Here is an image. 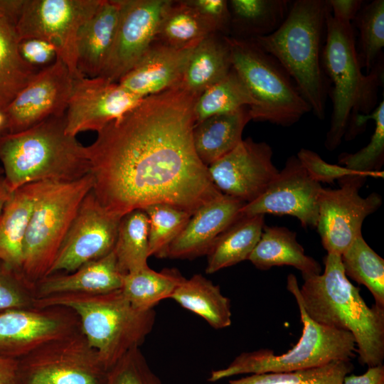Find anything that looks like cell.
Listing matches in <instances>:
<instances>
[{
	"instance_id": "obj_1",
	"label": "cell",
	"mask_w": 384,
	"mask_h": 384,
	"mask_svg": "<svg viewBox=\"0 0 384 384\" xmlns=\"http://www.w3.org/2000/svg\"><path fill=\"white\" fill-rule=\"evenodd\" d=\"M198 96L178 86L148 96L97 132L87 146L92 191L107 211L161 203L192 215L222 195L193 146Z\"/></svg>"
},
{
	"instance_id": "obj_2",
	"label": "cell",
	"mask_w": 384,
	"mask_h": 384,
	"mask_svg": "<svg viewBox=\"0 0 384 384\" xmlns=\"http://www.w3.org/2000/svg\"><path fill=\"white\" fill-rule=\"evenodd\" d=\"M324 262V272L303 277L301 288L296 277L289 274L287 290L312 320L353 336L361 364H383L384 308L367 305L360 289L346 277L340 255L327 253Z\"/></svg>"
},
{
	"instance_id": "obj_3",
	"label": "cell",
	"mask_w": 384,
	"mask_h": 384,
	"mask_svg": "<svg viewBox=\"0 0 384 384\" xmlns=\"http://www.w3.org/2000/svg\"><path fill=\"white\" fill-rule=\"evenodd\" d=\"M0 162L10 192L31 183L71 181L90 174L87 146L66 133L65 115L1 136Z\"/></svg>"
},
{
	"instance_id": "obj_4",
	"label": "cell",
	"mask_w": 384,
	"mask_h": 384,
	"mask_svg": "<svg viewBox=\"0 0 384 384\" xmlns=\"http://www.w3.org/2000/svg\"><path fill=\"white\" fill-rule=\"evenodd\" d=\"M329 9L327 0L294 1L274 33L251 40L287 70L319 119L325 118L330 90L321 60Z\"/></svg>"
},
{
	"instance_id": "obj_5",
	"label": "cell",
	"mask_w": 384,
	"mask_h": 384,
	"mask_svg": "<svg viewBox=\"0 0 384 384\" xmlns=\"http://www.w3.org/2000/svg\"><path fill=\"white\" fill-rule=\"evenodd\" d=\"M322 65L330 82L329 96L333 104L329 129L324 145L334 150L360 117L376 107L378 91L383 84V58L368 74L362 71L353 25L336 20L330 8L326 14V38Z\"/></svg>"
},
{
	"instance_id": "obj_6",
	"label": "cell",
	"mask_w": 384,
	"mask_h": 384,
	"mask_svg": "<svg viewBox=\"0 0 384 384\" xmlns=\"http://www.w3.org/2000/svg\"><path fill=\"white\" fill-rule=\"evenodd\" d=\"M60 306L78 316L80 330L108 370L152 331L156 313L134 308L121 289L99 294L64 293L36 298L33 307Z\"/></svg>"
},
{
	"instance_id": "obj_7",
	"label": "cell",
	"mask_w": 384,
	"mask_h": 384,
	"mask_svg": "<svg viewBox=\"0 0 384 384\" xmlns=\"http://www.w3.org/2000/svg\"><path fill=\"white\" fill-rule=\"evenodd\" d=\"M33 210L26 233L21 274L34 288L48 276L68 229L93 180L34 183Z\"/></svg>"
},
{
	"instance_id": "obj_8",
	"label": "cell",
	"mask_w": 384,
	"mask_h": 384,
	"mask_svg": "<svg viewBox=\"0 0 384 384\" xmlns=\"http://www.w3.org/2000/svg\"><path fill=\"white\" fill-rule=\"evenodd\" d=\"M227 38L233 68L254 102L249 108L251 120L289 127L311 111L294 81L273 56L251 40Z\"/></svg>"
},
{
	"instance_id": "obj_9",
	"label": "cell",
	"mask_w": 384,
	"mask_h": 384,
	"mask_svg": "<svg viewBox=\"0 0 384 384\" xmlns=\"http://www.w3.org/2000/svg\"><path fill=\"white\" fill-rule=\"evenodd\" d=\"M303 324L298 342L284 353L275 355L267 348L242 352L224 368L214 370L210 382L236 375L289 372L321 366L335 361H351L356 351L353 336L348 331L319 324L306 314L295 299Z\"/></svg>"
},
{
	"instance_id": "obj_10",
	"label": "cell",
	"mask_w": 384,
	"mask_h": 384,
	"mask_svg": "<svg viewBox=\"0 0 384 384\" xmlns=\"http://www.w3.org/2000/svg\"><path fill=\"white\" fill-rule=\"evenodd\" d=\"M102 0H24L15 28L19 41L39 39L51 44L56 58L73 79L83 77L78 68V36Z\"/></svg>"
},
{
	"instance_id": "obj_11",
	"label": "cell",
	"mask_w": 384,
	"mask_h": 384,
	"mask_svg": "<svg viewBox=\"0 0 384 384\" xmlns=\"http://www.w3.org/2000/svg\"><path fill=\"white\" fill-rule=\"evenodd\" d=\"M107 372L80 329L18 359L19 384H104Z\"/></svg>"
},
{
	"instance_id": "obj_12",
	"label": "cell",
	"mask_w": 384,
	"mask_h": 384,
	"mask_svg": "<svg viewBox=\"0 0 384 384\" xmlns=\"http://www.w3.org/2000/svg\"><path fill=\"white\" fill-rule=\"evenodd\" d=\"M366 176L353 175L340 180L336 189L324 188L319 196L316 228L327 253L341 255L359 235L366 218L382 204L381 196L359 194Z\"/></svg>"
},
{
	"instance_id": "obj_13",
	"label": "cell",
	"mask_w": 384,
	"mask_h": 384,
	"mask_svg": "<svg viewBox=\"0 0 384 384\" xmlns=\"http://www.w3.org/2000/svg\"><path fill=\"white\" fill-rule=\"evenodd\" d=\"M121 218L107 211L91 190L82 200L48 275L73 272L110 253Z\"/></svg>"
},
{
	"instance_id": "obj_14",
	"label": "cell",
	"mask_w": 384,
	"mask_h": 384,
	"mask_svg": "<svg viewBox=\"0 0 384 384\" xmlns=\"http://www.w3.org/2000/svg\"><path fill=\"white\" fill-rule=\"evenodd\" d=\"M272 155L268 144L247 137L208 166L210 178L222 194L245 203L252 202L265 192L279 171L273 164Z\"/></svg>"
},
{
	"instance_id": "obj_15",
	"label": "cell",
	"mask_w": 384,
	"mask_h": 384,
	"mask_svg": "<svg viewBox=\"0 0 384 384\" xmlns=\"http://www.w3.org/2000/svg\"><path fill=\"white\" fill-rule=\"evenodd\" d=\"M143 99L125 90L118 82L101 76L74 79L65 114V132L74 137L85 131L97 132Z\"/></svg>"
},
{
	"instance_id": "obj_16",
	"label": "cell",
	"mask_w": 384,
	"mask_h": 384,
	"mask_svg": "<svg viewBox=\"0 0 384 384\" xmlns=\"http://www.w3.org/2000/svg\"><path fill=\"white\" fill-rule=\"evenodd\" d=\"M80 329L78 315L60 306L0 314V353L20 359L48 342Z\"/></svg>"
},
{
	"instance_id": "obj_17",
	"label": "cell",
	"mask_w": 384,
	"mask_h": 384,
	"mask_svg": "<svg viewBox=\"0 0 384 384\" xmlns=\"http://www.w3.org/2000/svg\"><path fill=\"white\" fill-rule=\"evenodd\" d=\"M321 189V183L309 175L297 156H292L265 192L245 203L240 214L287 215L297 218L304 228L316 227Z\"/></svg>"
},
{
	"instance_id": "obj_18",
	"label": "cell",
	"mask_w": 384,
	"mask_h": 384,
	"mask_svg": "<svg viewBox=\"0 0 384 384\" xmlns=\"http://www.w3.org/2000/svg\"><path fill=\"white\" fill-rule=\"evenodd\" d=\"M170 0H122L118 26L107 60L100 76L118 82L154 41Z\"/></svg>"
},
{
	"instance_id": "obj_19",
	"label": "cell",
	"mask_w": 384,
	"mask_h": 384,
	"mask_svg": "<svg viewBox=\"0 0 384 384\" xmlns=\"http://www.w3.org/2000/svg\"><path fill=\"white\" fill-rule=\"evenodd\" d=\"M73 78L59 58L39 70L6 109L9 133L28 129L65 114Z\"/></svg>"
},
{
	"instance_id": "obj_20",
	"label": "cell",
	"mask_w": 384,
	"mask_h": 384,
	"mask_svg": "<svg viewBox=\"0 0 384 384\" xmlns=\"http://www.w3.org/2000/svg\"><path fill=\"white\" fill-rule=\"evenodd\" d=\"M245 204L222 194L193 213L163 258L192 260L206 255L216 238L240 215Z\"/></svg>"
},
{
	"instance_id": "obj_21",
	"label": "cell",
	"mask_w": 384,
	"mask_h": 384,
	"mask_svg": "<svg viewBox=\"0 0 384 384\" xmlns=\"http://www.w3.org/2000/svg\"><path fill=\"white\" fill-rule=\"evenodd\" d=\"M195 47L175 48L154 41L118 82L142 98L177 87Z\"/></svg>"
},
{
	"instance_id": "obj_22",
	"label": "cell",
	"mask_w": 384,
	"mask_h": 384,
	"mask_svg": "<svg viewBox=\"0 0 384 384\" xmlns=\"http://www.w3.org/2000/svg\"><path fill=\"white\" fill-rule=\"evenodd\" d=\"M122 0H102L93 16L80 28L77 42L78 68L89 78L102 73L115 38Z\"/></svg>"
},
{
	"instance_id": "obj_23",
	"label": "cell",
	"mask_w": 384,
	"mask_h": 384,
	"mask_svg": "<svg viewBox=\"0 0 384 384\" xmlns=\"http://www.w3.org/2000/svg\"><path fill=\"white\" fill-rule=\"evenodd\" d=\"M124 274L112 250L70 273L48 275L35 287L36 299L64 293H107L121 289Z\"/></svg>"
},
{
	"instance_id": "obj_24",
	"label": "cell",
	"mask_w": 384,
	"mask_h": 384,
	"mask_svg": "<svg viewBox=\"0 0 384 384\" xmlns=\"http://www.w3.org/2000/svg\"><path fill=\"white\" fill-rule=\"evenodd\" d=\"M259 270L288 265L299 270L302 277L321 273V267L306 255L297 233L285 227L264 225L260 238L248 260Z\"/></svg>"
},
{
	"instance_id": "obj_25",
	"label": "cell",
	"mask_w": 384,
	"mask_h": 384,
	"mask_svg": "<svg viewBox=\"0 0 384 384\" xmlns=\"http://www.w3.org/2000/svg\"><path fill=\"white\" fill-rule=\"evenodd\" d=\"M227 37L218 33H211L196 46L178 87L199 95L229 73L233 66Z\"/></svg>"
},
{
	"instance_id": "obj_26",
	"label": "cell",
	"mask_w": 384,
	"mask_h": 384,
	"mask_svg": "<svg viewBox=\"0 0 384 384\" xmlns=\"http://www.w3.org/2000/svg\"><path fill=\"white\" fill-rule=\"evenodd\" d=\"M250 120L249 107H244L196 123L193 142L201 162L208 167L233 150L243 139L242 132Z\"/></svg>"
},
{
	"instance_id": "obj_27",
	"label": "cell",
	"mask_w": 384,
	"mask_h": 384,
	"mask_svg": "<svg viewBox=\"0 0 384 384\" xmlns=\"http://www.w3.org/2000/svg\"><path fill=\"white\" fill-rule=\"evenodd\" d=\"M34 195V183L16 189L10 193L0 214V260L21 273Z\"/></svg>"
},
{
	"instance_id": "obj_28",
	"label": "cell",
	"mask_w": 384,
	"mask_h": 384,
	"mask_svg": "<svg viewBox=\"0 0 384 384\" xmlns=\"http://www.w3.org/2000/svg\"><path fill=\"white\" fill-rule=\"evenodd\" d=\"M264 216L240 214L216 238L207 252L206 272L213 274L248 260L262 235Z\"/></svg>"
},
{
	"instance_id": "obj_29",
	"label": "cell",
	"mask_w": 384,
	"mask_h": 384,
	"mask_svg": "<svg viewBox=\"0 0 384 384\" xmlns=\"http://www.w3.org/2000/svg\"><path fill=\"white\" fill-rule=\"evenodd\" d=\"M230 30L228 37L252 40L274 33L287 16L289 0H229Z\"/></svg>"
},
{
	"instance_id": "obj_30",
	"label": "cell",
	"mask_w": 384,
	"mask_h": 384,
	"mask_svg": "<svg viewBox=\"0 0 384 384\" xmlns=\"http://www.w3.org/2000/svg\"><path fill=\"white\" fill-rule=\"evenodd\" d=\"M171 299L200 316L215 329L231 325L230 300L222 294L218 285L201 274L186 278L175 289Z\"/></svg>"
},
{
	"instance_id": "obj_31",
	"label": "cell",
	"mask_w": 384,
	"mask_h": 384,
	"mask_svg": "<svg viewBox=\"0 0 384 384\" xmlns=\"http://www.w3.org/2000/svg\"><path fill=\"white\" fill-rule=\"evenodd\" d=\"M15 25L5 17L0 19V110L3 111L39 70L21 57Z\"/></svg>"
},
{
	"instance_id": "obj_32",
	"label": "cell",
	"mask_w": 384,
	"mask_h": 384,
	"mask_svg": "<svg viewBox=\"0 0 384 384\" xmlns=\"http://www.w3.org/2000/svg\"><path fill=\"white\" fill-rule=\"evenodd\" d=\"M185 279L176 269L156 272L147 265L124 274L121 290L134 308L147 311L161 300L171 298Z\"/></svg>"
},
{
	"instance_id": "obj_33",
	"label": "cell",
	"mask_w": 384,
	"mask_h": 384,
	"mask_svg": "<svg viewBox=\"0 0 384 384\" xmlns=\"http://www.w3.org/2000/svg\"><path fill=\"white\" fill-rule=\"evenodd\" d=\"M215 33L206 21L183 0H170L160 21L154 41L175 48L196 46Z\"/></svg>"
},
{
	"instance_id": "obj_34",
	"label": "cell",
	"mask_w": 384,
	"mask_h": 384,
	"mask_svg": "<svg viewBox=\"0 0 384 384\" xmlns=\"http://www.w3.org/2000/svg\"><path fill=\"white\" fill-rule=\"evenodd\" d=\"M113 251L123 274L148 265L149 218L143 209H135L122 216Z\"/></svg>"
},
{
	"instance_id": "obj_35",
	"label": "cell",
	"mask_w": 384,
	"mask_h": 384,
	"mask_svg": "<svg viewBox=\"0 0 384 384\" xmlns=\"http://www.w3.org/2000/svg\"><path fill=\"white\" fill-rule=\"evenodd\" d=\"M346 277L364 285L375 304L384 308V260L359 235L341 255Z\"/></svg>"
},
{
	"instance_id": "obj_36",
	"label": "cell",
	"mask_w": 384,
	"mask_h": 384,
	"mask_svg": "<svg viewBox=\"0 0 384 384\" xmlns=\"http://www.w3.org/2000/svg\"><path fill=\"white\" fill-rule=\"evenodd\" d=\"M254 102L245 85L232 68L222 80L202 92L195 104L196 123L210 117L235 112L253 106Z\"/></svg>"
},
{
	"instance_id": "obj_37",
	"label": "cell",
	"mask_w": 384,
	"mask_h": 384,
	"mask_svg": "<svg viewBox=\"0 0 384 384\" xmlns=\"http://www.w3.org/2000/svg\"><path fill=\"white\" fill-rule=\"evenodd\" d=\"M353 368L351 361H335L304 370L249 374L228 384H342Z\"/></svg>"
},
{
	"instance_id": "obj_38",
	"label": "cell",
	"mask_w": 384,
	"mask_h": 384,
	"mask_svg": "<svg viewBox=\"0 0 384 384\" xmlns=\"http://www.w3.org/2000/svg\"><path fill=\"white\" fill-rule=\"evenodd\" d=\"M353 21L359 31V60L368 74L383 58L384 1L373 0L363 4Z\"/></svg>"
},
{
	"instance_id": "obj_39",
	"label": "cell",
	"mask_w": 384,
	"mask_h": 384,
	"mask_svg": "<svg viewBox=\"0 0 384 384\" xmlns=\"http://www.w3.org/2000/svg\"><path fill=\"white\" fill-rule=\"evenodd\" d=\"M143 210L149 218V254L163 258L168 246L181 233L191 215L168 204H154Z\"/></svg>"
},
{
	"instance_id": "obj_40",
	"label": "cell",
	"mask_w": 384,
	"mask_h": 384,
	"mask_svg": "<svg viewBox=\"0 0 384 384\" xmlns=\"http://www.w3.org/2000/svg\"><path fill=\"white\" fill-rule=\"evenodd\" d=\"M369 119L375 121V129L370 142L353 154L339 156V163L345 167L361 172L380 171L384 160V101L382 100L373 112L361 117L363 124Z\"/></svg>"
},
{
	"instance_id": "obj_41",
	"label": "cell",
	"mask_w": 384,
	"mask_h": 384,
	"mask_svg": "<svg viewBox=\"0 0 384 384\" xmlns=\"http://www.w3.org/2000/svg\"><path fill=\"white\" fill-rule=\"evenodd\" d=\"M104 384L164 383L150 368L140 347H136L107 370Z\"/></svg>"
},
{
	"instance_id": "obj_42",
	"label": "cell",
	"mask_w": 384,
	"mask_h": 384,
	"mask_svg": "<svg viewBox=\"0 0 384 384\" xmlns=\"http://www.w3.org/2000/svg\"><path fill=\"white\" fill-rule=\"evenodd\" d=\"M35 288L22 274L0 260V314L33 307Z\"/></svg>"
},
{
	"instance_id": "obj_43",
	"label": "cell",
	"mask_w": 384,
	"mask_h": 384,
	"mask_svg": "<svg viewBox=\"0 0 384 384\" xmlns=\"http://www.w3.org/2000/svg\"><path fill=\"white\" fill-rule=\"evenodd\" d=\"M297 157L309 175L319 183H332L336 179L353 175L380 178L384 176L383 171H381L361 172L349 169L345 166L329 164L324 161L319 154L306 149H301Z\"/></svg>"
},
{
	"instance_id": "obj_44",
	"label": "cell",
	"mask_w": 384,
	"mask_h": 384,
	"mask_svg": "<svg viewBox=\"0 0 384 384\" xmlns=\"http://www.w3.org/2000/svg\"><path fill=\"white\" fill-rule=\"evenodd\" d=\"M210 26L213 33L229 36L230 14L227 0H183Z\"/></svg>"
},
{
	"instance_id": "obj_45",
	"label": "cell",
	"mask_w": 384,
	"mask_h": 384,
	"mask_svg": "<svg viewBox=\"0 0 384 384\" xmlns=\"http://www.w3.org/2000/svg\"><path fill=\"white\" fill-rule=\"evenodd\" d=\"M18 50L21 57L30 65L38 68L53 63L56 53L54 47L49 43L39 39L20 41Z\"/></svg>"
},
{
	"instance_id": "obj_46",
	"label": "cell",
	"mask_w": 384,
	"mask_h": 384,
	"mask_svg": "<svg viewBox=\"0 0 384 384\" xmlns=\"http://www.w3.org/2000/svg\"><path fill=\"white\" fill-rule=\"evenodd\" d=\"M331 14L337 21L350 23L355 19L363 3L362 0H327Z\"/></svg>"
},
{
	"instance_id": "obj_47",
	"label": "cell",
	"mask_w": 384,
	"mask_h": 384,
	"mask_svg": "<svg viewBox=\"0 0 384 384\" xmlns=\"http://www.w3.org/2000/svg\"><path fill=\"white\" fill-rule=\"evenodd\" d=\"M342 384H384V366L368 367L361 375L348 374Z\"/></svg>"
},
{
	"instance_id": "obj_48",
	"label": "cell",
	"mask_w": 384,
	"mask_h": 384,
	"mask_svg": "<svg viewBox=\"0 0 384 384\" xmlns=\"http://www.w3.org/2000/svg\"><path fill=\"white\" fill-rule=\"evenodd\" d=\"M0 384H19L18 360L0 353Z\"/></svg>"
},
{
	"instance_id": "obj_49",
	"label": "cell",
	"mask_w": 384,
	"mask_h": 384,
	"mask_svg": "<svg viewBox=\"0 0 384 384\" xmlns=\"http://www.w3.org/2000/svg\"><path fill=\"white\" fill-rule=\"evenodd\" d=\"M10 193L4 179H3L0 181V214Z\"/></svg>"
},
{
	"instance_id": "obj_50",
	"label": "cell",
	"mask_w": 384,
	"mask_h": 384,
	"mask_svg": "<svg viewBox=\"0 0 384 384\" xmlns=\"http://www.w3.org/2000/svg\"><path fill=\"white\" fill-rule=\"evenodd\" d=\"M9 133V122L5 111L0 110V136Z\"/></svg>"
},
{
	"instance_id": "obj_51",
	"label": "cell",
	"mask_w": 384,
	"mask_h": 384,
	"mask_svg": "<svg viewBox=\"0 0 384 384\" xmlns=\"http://www.w3.org/2000/svg\"><path fill=\"white\" fill-rule=\"evenodd\" d=\"M4 179V171L1 166H0V181Z\"/></svg>"
},
{
	"instance_id": "obj_52",
	"label": "cell",
	"mask_w": 384,
	"mask_h": 384,
	"mask_svg": "<svg viewBox=\"0 0 384 384\" xmlns=\"http://www.w3.org/2000/svg\"><path fill=\"white\" fill-rule=\"evenodd\" d=\"M4 16L0 14V19L3 18Z\"/></svg>"
},
{
	"instance_id": "obj_53",
	"label": "cell",
	"mask_w": 384,
	"mask_h": 384,
	"mask_svg": "<svg viewBox=\"0 0 384 384\" xmlns=\"http://www.w3.org/2000/svg\"><path fill=\"white\" fill-rule=\"evenodd\" d=\"M1 137V136H0Z\"/></svg>"
}]
</instances>
